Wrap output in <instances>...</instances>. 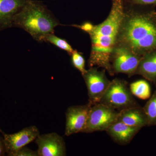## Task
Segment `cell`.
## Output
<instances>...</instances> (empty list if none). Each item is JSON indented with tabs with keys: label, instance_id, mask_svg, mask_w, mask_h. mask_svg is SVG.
<instances>
[{
	"label": "cell",
	"instance_id": "obj_8",
	"mask_svg": "<svg viewBox=\"0 0 156 156\" xmlns=\"http://www.w3.org/2000/svg\"><path fill=\"white\" fill-rule=\"evenodd\" d=\"M2 133L6 153L10 156H13L20 149L35 140L40 134L38 129L35 126L26 127L14 134Z\"/></svg>",
	"mask_w": 156,
	"mask_h": 156
},
{
	"label": "cell",
	"instance_id": "obj_19",
	"mask_svg": "<svg viewBox=\"0 0 156 156\" xmlns=\"http://www.w3.org/2000/svg\"><path fill=\"white\" fill-rule=\"evenodd\" d=\"M12 156H39V155L37 151L24 147L18 150Z\"/></svg>",
	"mask_w": 156,
	"mask_h": 156
},
{
	"label": "cell",
	"instance_id": "obj_21",
	"mask_svg": "<svg viewBox=\"0 0 156 156\" xmlns=\"http://www.w3.org/2000/svg\"><path fill=\"white\" fill-rule=\"evenodd\" d=\"M132 2L136 5H156V0H131Z\"/></svg>",
	"mask_w": 156,
	"mask_h": 156
},
{
	"label": "cell",
	"instance_id": "obj_7",
	"mask_svg": "<svg viewBox=\"0 0 156 156\" xmlns=\"http://www.w3.org/2000/svg\"><path fill=\"white\" fill-rule=\"evenodd\" d=\"M142 57L126 47L122 46L116 47L114 49L111 57L113 71L133 75Z\"/></svg>",
	"mask_w": 156,
	"mask_h": 156
},
{
	"label": "cell",
	"instance_id": "obj_14",
	"mask_svg": "<svg viewBox=\"0 0 156 156\" xmlns=\"http://www.w3.org/2000/svg\"><path fill=\"white\" fill-rule=\"evenodd\" d=\"M142 76L156 86V51L144 55L134 75Z\"/></svg>",
	"mask_w": 156,
	"mask_h": 156
},
{
	"label": "cell",
	"instance_id": "obj_2",
	"mask_svg": "<svg viewBox=\"0 0 156 156\" xmlns=\"http://www.w3.org/2000/svg\"><path fill=\"white\" fill-rule=\"evenodd\" d=\"M143 56L156 51V17L150 14L125 15L117 42Z\"/></svg>",
	"mask_w": 156,
	"mask_h": 156
},
{
	"label": "cell",
	"instance_id": "obj_23",
	"mask_svg": "<svg viewBox=\"0 0 156 156\" xmlns=\"http://www.w3.org/2000/svg\"><path fill=\"white\" fill-rule=\"evenodd\" d=\"M151 13H152L154 16H155L156 17V12H151Z\"/></svg>",
	"mask_w": 156,
	"mask_h": 156
},
{
	"label": "cell",
	"instance_id": "obj_16",
	"mask_svg": "<svg viewBox=\"0 0 156 156\" xmlns=\"http://www.w3.org/2000/svg\"><path fill=\"white\" fill-rule=\"evenodd\" d=\"M143 108L146 117L147 127L156 126V90Z\"/></svg>",
	"mask_w": 156,
	"mask_h": 156
},
{
	"label": "cell",
	"instance_id": "obj_10",
	"mask_svg": "<svg viewBox=\"0 0 156 156\" xmlns=\"http://www.w3.org/2000/svg\"><path fill=\"white\" fill-rule=\"evenodd\" d=\"M92 105L89 102L85 105L72 106L67 108L66 113V122L65 131L66 136L83 132Z\"/></svg>",
	"mask_w": 156,
	"mask_h": 156
},
{
	"label": "cell",
	"instance_id": "obj_20",
	"mask_svg": "<svg viewBox=\"0 0 156 156\" xmlns=\"http://www.w3.org/2000/svg\"><path fill=\"white\" fill-rule=\"evenodd\" d=\"M72 26L80 29L84 31L89 34L93 30L94 26L92 25L90 23L87 22L85 23H83L82 25H73Z\"/></svg>",
	"mask_w": 156,
	"mask_h": 156
},
{
	"label": "cell",
	"instance_id": "obj_17",
	"mask_svg": "<svg viewBox=\"0 0 156 156\" xmlns=\"http://www.w3.org/2000/svg\"><path fill=\"white\" fill-rule=\"evenodd\" d=\"M44 42L53 44L61 50L66 51L69 55H71L74 50L71 46L66 41V40L56 36L54 33L50 34L47 36L45 38Z\"/></svg>",
	"mask_w": 156,
	"mask_h": 156
},
{
	"label": "cell",
	"instance_id": "obj_22",
	"mask_svg": "<svg viewBox=\"0 0 156 156\" xmlns=\"http://www.w3.org/2000/svg\"><path fill=\"white\" fill-rule=\"evenodd\" d=\"M6 153L5 146L3 137L0 136V156L5 155Z\"/></svg>",
	"mask_w": 156,
	"mask_h": 156
},
{
	"label": "cell",
	"instance_id": "obj_4",
	"mask_svg": "<svg viewBox=\"0 0 156 156\" xmlns=\"http://www.w3.org/2000/svg\"><path fill=\"white\" fill-rule=\"evenodd\" d=\"M99 103L119 111L140 106L126 82L117 79L111 82Z\"/></svg>",
	"mask_w": 156,
	"mask_h": 156
},
{
	"label": "cell",
	"instance_id": "obj_15",
	"mask_svg": "<svg viewBox=\"0 0 156 156\" xmlns=\"http://www.w3.org/2000/svg\"><path fill=\"white\" fill-rule=\"evenodd\" d=\"M130 89L132 94L140 99L146 100L151 97V87L146 81H136L131 84Z\"/></svg>",
	"mask_w": 156,
	"mask_h": 156
},
{
	"label": "cell",
	"instance_id": "obj_5",
	"mask_svg": "<svg viewBox=\"0 0 156 156\" xmlns=\"http://www.w3.org/2000/svg\"><path fill=\"white\" fill-rule=\"evenodd\" d=\"M119 112L100 103L91 106L83 133L106 131L109 126L117 121Z\"/></svg>",
	"mask_w": 156,
	"mask_h": 156
},
{
	"label": "cell",
	"instance_id": "obj_12",
	"mask_svg": "<svg viewBox=\"0 0 156 156\" xmlns=\"http://www.w3.org/2000/svg\"><path fill=\"white\" fill-rule=\"evenodd\" d=\"M140 129L141 128L131 127L116 121L105 131L115 142L121 145H126L130 143Z\"/></svg>",
	"mask_w": 156,
	"mask_h": 156
},
{
	"label": "cell",
	"instance_id": "obj_18",
	"mask_svg": "<svg viewBox=\"0 0 156 156\" xmlns=\"http://www.w3.org/2000/svg\"><path fill=\"white\" fill-rule=\"evenodd\" d=\"M71 55L73 65L79 70L83 75L87 71L85 69V61L83 56L76 50H74Z\"/></svg>",
	"mask_w": 156,
	"mask_h": 156
},
{
	"label": "cell",
	"instance_id": "obj_1",
	"mask_svg": "<svg viewBox=\"0 0 156 156\" xmlns=\"http://www.w3.org/2000/svg\"><path fill=\"white\" fill-rule=\"evenodd\" d=\"M125 15L122 0H113L108 17L102 23L94 26L89 34L92 44L89 60L90 67H103L111 75L113 74L110 62Z\"/></svg>",
	"mask_w": 156,
	"mask_h": 156
},
{
	"label": "cell",
	"instance_id": "obj_6",
	"mask_svg": "<svg viewBox=\"0 0 156 156\" xmlns=\"http://www.w3.org/2000/svg\"><path fill=\"white\" fill-rule=\"evenodd\" d=\"M88 89L89 101L92 105L99 103L111 81L109 80L104 71L91 67L83 75Z\"/></svg>",
	"mask_w": 156,
	"mask_h": 156
},
{
	"label": "cell",
	"instance_id": "obj_9",
	"mask_svg": "<svg viewBox=\"0 0 156 156\" xmlns=\"http://www.w3.org/2000/svg\"><path fill=\"white\" fill-rule=\"evenodd\" d=\"M39 156H66V147L63 137L57 133L39 135L36 139Z\"/></svg>",
	"mask_w": 156,
	"mask_h": 156
},
{
	"label": "cell",
	"instance_id": "obj_24",
	"mask_svg": "<svg viewBox=\"0 0 156 156\" xmlns=\"http://www.w3.org/2000/svg\"><path fill=\"white\" fill-rule=\"evenodd\" d=\"M0 132H2V130H1V128H0Z\"/></svg>",
	"mask_w": 156,
	"mask_h": 156
},
{
	"label": "cell",
	"instance_id": "obj_11",
	"mask_svg": "<svg viewBox=\"0 0 156 156\" xmlns=\"http://www.w3.org/2000/svg\"><path fill=\"white\" fill-rule=\"evenodd\" d=\"M27 0H0V32L12 27L14 16L23 7Z\"/></svg>",
	"mask_w": 156,
	"mask_h": 156
},
{
	"label": "cell",
	"instance_id": "obj_13",
	"mask_svg": "<svg viewBox=\"0 0 156 156\" xmlns=\"http://www.w3.org/2000/svg\"><path fill=\"white\" fill-rule=\"evenodd\" d=\"M117 121L131 127L141 128L147 126L145 113L143 108L140 106L120 111L118 113Z\"/></svg>",
	"mask_w": 156,
	"mask_h": 156
},
{
	"label": "cell",
	"instance_id": "obj_3",
	"mask_svg": "<svg viewBox=\"0 0 156 156\" xmlns=\"http://www.w3.org/2000/svg\"><path fill=\"white\" fill-rule=\"evenodd\" d=\"M60 25L52 12L41 1L27 0L25 5L12 20V27L22 29L40 43L54 33V29Z\"/></svg>",
	"mask_w": 156,
	"mask_h": 156
}]
</instances>
